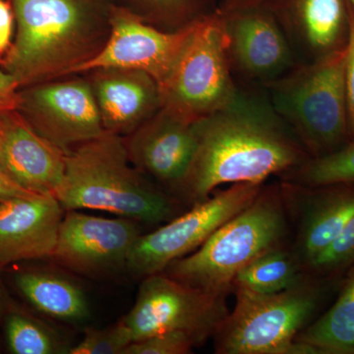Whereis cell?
I'll return each mask as SVG.
<instances>
[{
  "instance_id": "cell-14",
  "label": "cell",
  "mask_w": 354,
  "mask_h": 354,
  "mask_svg": "<svg viewBox=\"0 0 354 354\" xmlns=\"http://www.w3.org/2000/svg\"><path fill=\"white\" fill-rule=\"evenodd\" d=\"M279 183L292 232L290 249L305 272L354 218V183Z\"/></svg>"
},
{
  "instance_id": "cell-27",
  "label": "cell",
  "mask_w": 354,
  "mask_h": 354,
  "mask_svg": "<svg viewBox=\"0 0 354 354\" xmlns=\"http://www.w3.org/2000/svg\"><path fill=\"white\" fill-rule=\"evenodd\" d=\"M132 342L131 333L122 319L104 329L88 328L83 339L69 349L70 354H123Z\"/></svg>"
},
{
  "instance_id": "cell-5",
  "label": "cell",
  "mask_w": 354,
  "mask_h": 354,
  "mask_svg": "<svg viewBox=\"0 0 354 354\" xmlns=\"http://www.w3.org/2000/svg\"><path fill=\"white\" fill-rule=\"evenodd\" d=\"M346 50L299 64L265 88L272 108L311 158L326 157L349 143Z\"/></svg>"
},
{
  "instance_id": "cell-15",
  "label": "cell",
  "mask_w": 354,
  "mask_h": 354,
  "mask_svg": "<svg viewBox=\"0 0 354 354\" xmlns=\"http://www.w3.org/2000/svg\"><path fill=\"white\" fill-rule=\"evenodd\" d=\"M123 140L135 169L174 196L196 152L194 123L160 108Z\"/></svg>"
},
{
  "instance_id": "cell-19",
  "label": "cell",
  "mask_w": 354,
  "mask_h": 354,
  "mask_svg": "<svg viewBox=\"0 0 354 354\" xmlns=\"http://www.w3.org/2000/svg\"><path fill=\"white\" fill-rule=\"evenodd\" d=\"M274 12L300 64L346 48L351 0H285Z\"/></svg>"
},
{
  "instance_id": "cell-35",
  "label": "cell",
  "mask_w": 354,
  "mask_h": 354,
  "mask_svg": "<svg viewBox=\"0 0 354 354\" xmlns=\"http://www.w3.org/2000/svg\"><path fill=\"white\" fill-rule=\"evenodd\" d=\"M0 183L14 184L12 181L9 179L6 169H4L3 160H2L1 148H0ZM14 185H16V184H14Z\"/></svg>"
},
{
  "instance_id": "cell-26",
  "label": "cell",
  "mask_w": 354,
  "mask_h": 354,
  "mask_svg": "<svg viewBox=\"0 0 354 354\" xmlns=\"http://www.w3.org/2000/svg\"><path fill=\"white\" fill-rule=\"evenodd\" d=\"M354 267V218L322 253L310 262L305 272L315 278L337 281Z\"/></svg>"
},
{
  "instance_id": "cell-36",
  "label": "cell",
  "mask_w": 354,
  "mask_h": 354,
  "mask_svg": "<svg viewBox=\"0 0 354 354\" xmlns=\"http://www.w3.org/2000/svg\"><path fill=\"white\" fill-rule=\"evenodd\" d=\"M351 3L353 4V8H354V0H351Z\"/></svg>"
},
{
  "instance_id": "cell-31",
  "label": "cell",
  "mask_w": 354,
  "mask_h": 354,
  "mask_svg": "<svg viewBox=\"0 0 354 354\" xmlns=\"http://www.w3.org/2000/svg\"><path fill=\"white\" fill-rule=\"evenodd\" d=\"M15 22L13 8L9 0H0V58L12 46L13 26Z\"/></svg>"
},
{
  "instance_id": "cell-2",
  "label": "cell",
  "mask_w": 354,
  "mask_h": 354,
  "mask_svg": "<svg viewBox=\"0 0 354 354\" xmlns=\"http://www.w3.org/2000/svg\"><path fill=\"white\" fill-rule=\"evenodd\" d=\"M9 1L17 32L0 69L20 88L73 75L108 41L111 6L102 0Z\"/></svg>"
},
{
  "instance_id": "cell-34",
  "label": "cell",
  "mask_w": 354,
  "mask_h": 354,
  "mask_svg": "<svg viewBox=\"0 0 354 354\" xmlns=\"http://www.w3.org/2000/svg\"><path fill=\"white\" fill-rule=\"evenodd\" d=\"M39 194L30 192L19 187V186L14 185V184L0 183V202L4 200L11 199L16 197H32Z\"/></svg>"
},
{
  "instance_id": "cell-4",
  "label": "cell",
  "mask_w": 354,
  "mask_h": 354,
  "mask_svg": "<svg viewBox=\"0 0 354 354\" xmlns=\"http://www.w3.org/2000/svg\"><path fill=\"white\" fill-rule=\"evenodd\" d=\"M292 237L281 185L264 184L258 196L194 252L162 271L184 285L227 297L236 274L266 252L290 246Z\"/></svg>"
},
{
  "instance_id": "cell-12",
  "label": "cell",
  "mask_w": 354,
  "mask_h": 354,
  "mask_svg": "<svg viewBox=\"0 0 354 354\" xmlns=\"http://www.w3.org/2000/svg\"><path fill=\"white\" fill-rule=\"evenodd\" d=\"M142 232L131 218H109L65 211L50 260L62 269L88 278L127 272L128 257Z\"/></svg>"
},
{
  "instance_id": "cell-24",
  "label": "cell",
  "mask_w": 354,
  "mask_h": 354,
  "mask_svg": "<svg viewBox=\"0 0 354 354\" xmlns=\"http://www.w3.org/2000/svg\"><path fill=\"white\" fill-rule=\"evenodd\" d=\"M142 19L165 32L185 29L218 11L221 0H127Z\"/></svg>"
},
{
  "instance_id": "cell-20",
  "label": "cell",
  "mask_w": 354,
  "mask_h": 354,
  "mask_svg": "<svg viewBox=\"0 0 354 354\" xmlns=\"http://www.w3.org/2000/svg\"><path fill=\"white\" fill-rule=\"evenodd\" d=\"M14 290L44 316L76 324L91 316L87 295L75 281L51 268L21 262L6 268Z\"/></svg>"
},
{
  "instance_id": "cell-22",
  "label": "cell",
  "mask_w": 354,
  "mask_h": 354,
  "mask_svg": "<svg viewBox=\"0 0 354 354\" xmlns=\"http://www.w3.org/2000/svg\"><path fill=\"white\" fill-rule=\"evenodd\" d=\"M308 274L291 251L290 245L274 249L259 256L236 274L234 290L246 288L258 293H276L290 290Z\"/></svg>"
},
{
  "instance_id": "cell-10",
  "label": "cell",
  "mask_w": 354,
  "mask_h": 354,
  "mask_svg": "<svg viewBox=\"0 0 354 354\" xmlns=\"http://www.w3.org/2000/svg\"><path fill=\"white\" fill-rule=\"evenodd\" d=\"M218 12L237 85L265 88L301 64L274 11L247 8Z\"/></svg>"
},
{
  "instance_id": "cell-29",
  "label": "cell",
  "mask_w": 354,
  "mask_h": 354,
  "mask_svg": "<svg viewBox=\"0 0 354 354\" xmlns=\"http://www.w3.org/2000/svg\"><path fill=\"white\" fill-rule=\"evenodd\" d=\"M346 104H348L349 142L354 141V8L351 3V30L346 50Z\"/></svg>"
},
{
  "instance_id": "cell-23",
  "label": "cell",
  "mask_w": 354,
  "mask_h": 354,
  "mask_svg": "<svg viewBox=\"0 0 354 354\" xmlns=\"http://www.w3.org/2000/svg\"><path fill=\"white\" fill-rule=\"evenodd\" d=\"M2 339L11 354H62L70 349L53 328L17 301L4 318Z\"/></svg>"
},
{
  "instance_id": "cell-25",
  "label": "cell",
  "mask_w": 354,
  "mask_h": 354,
  "mask_svg": "<svg viewBox=\"0 0 354 354\" xmlns=\"http://www.w3.org/2000/svg\"><path fill=\"white\" fill-rule=\"evenodd\" d=\"M278 177L283 183L302 186L354 183V141L326 157L309 158Z\"/></svg>"
},
{
  "instance_id": "cell-17",
  "label": "cell",
  "mask_w": 354,
  "mask_h": 354,
  "mask_svg": "<svg viewBox=\"0 0 354 354\" xmlns=\"http://www.w3.org/2000/svg\"><path fill=\"white\" fill-rule=\"evenodd\" d=\"M0 148L9 179L39 195H55L64 180L67 152L39 135L18 111L0 118Z\"/></svg>"
},
{
  "instance_id": "cell-6",
  "label": "cell",
  "mask_w": 354,
  "mask_h": 354,
  "mask_svg": "<svg viewBox=\"0 0 354 354\" xmlns=\"http://www.w3.org/2000/svg\"><path fill=\"white\" fill-rule=\"evenodd\" d=\"M334 283L308 274L281 292L234 288V309L213 337L215 353L288 354L297 335L318 316Z\"/></svg>"
},
{
  "instance_id": "cell-21",
  "label": "cell",
  "mask_w": 354,
  "mask_h": 354,
  "mask_svg": "<svg viewBox=\"0 0 354 354\" xmlns=\"http://www.w3.org/2000/svg\"><path fill=\"white\" fill-rule=\"evenodd\" d=\"M344 277L335 304L295 337L320 354H354V267Z\"/></svg>"
},
{
  "instance_id": "cell-8",
  "label": "cell",
  "mask_w": 354,
  "mask_h": 354,
  "mask_svg": "<svg viewBox=\"0 0 354 354\" xmlns=\"http://www.w3.org/2000/svg\"><path fill=\"white\" fill-rule=\"evenodd\" d=\"M227 297L157 272L142 279L135 304L122 320L132 342L162 333L183 332L200 346L213 339L230 314Z\"/></svg>"
},
{
  "instance_id": "cell-9",
  "label": "cell",
  "mask_w": 354,
  "mask_h": 354,
  "mask_svg": "<svg viewBox=\"0 0 354 354\" xmlns=\"http://www.w3.org/2000/svg\"><path fill=\"white\" fill-rule=\"evenodd\" d=\"M265 183L230 184L153 232L140 234L130 251L127 272L142 279L194 252L223 223L250 205Z\"/></svg>"
},
{
  "instance_id": "cell-13",
  "label": "cell",
  "mask_w": 354,
  "mask_h": 354,
  "mask_svg": "<svg viewBox=\"0 0 354 354\" xmlns=\"http://www.w3.org/2000/svg\"><path fill=\"white\" fill-rule=\"evenodd\" d=\"M194 24L180 31H162L127 7L111 6L108 41L73 75L101 68L139 70L152 76L160 86L174 66Z\"/></svg>"
},
{
  "instance_id": "cell-32",
  "label": "cell",
  "mask_w": 354,
  "mask_h": 354,
  "mask_svg": "<svg viewBox=\"0 0 354 354\" xmlns=\"http://www.w3.org/2000/svg\"><path fill=\"white\" fill-rule=\"evenodd\" d=\"M285 0H221L218 10L221 12L247 8H263L276 11Z\"/></svg>"
},
{
  "instance_id": "cell-18",
  "label": "cell",
  "mask_w": 354,
  "mask_h": 354,
  "mask_svg": "<svg viewBox=\"0 0 354 354\" xmlns=\"http://www.w3.org/2000/svg\"><path fill=\"white\" fill-rule=\"evenodd\" d=\"M86 74L104 131L127 136L162 108L160 86L146 72L101 68Z\"/></svg>"
},
{
  "instance_id": "cell-1",
  "label": "cell",
  "mask_w": 354,
  "mask_h": 354,
  "mask_svg": "<svg viewBox=\"0 0 354 354\" xmlns=\"http://www.w3.org/2000/svg\"><path fill=\"white\" fill-rule=\"evenodd\" d=\"M197 148L176 197L191 207L220 185L265 183L310 158L265 88L242 87L230 104L194 123Z\"/></svg>"
},
{
  "instance_id": "cell-30",
  "label": "cell",
  "mask_w": 354,
  "mask_h": 354,
  "mask_svg": "<svg viewBox=\"0 0 354 354\" xmlns=\"http://www.w3.org/2000/svg\"><path fill=\"white\" fill-rule=\"evenodd\" d=\"M19 86L10 74L0 69V118L19 106Z\"/></svg>"
},
{
  "instance_id": "cell-28",
  "label": "cell",
  "mask_w": 354,
  "mask_h": 354,
  "mask_svg": "<svg viewBox=\"0 0 354 354\" xmlns=\"http://www.w3.org/2000/svg\"><path fill=\"white\" fill-rule=\"evenodd\" d=\"M198 346L191 335L183 332H167L132 342L123 354H187Z\"/></svg>"
},
{
  "instance_id": "cell-33",
  "label": "cell",
  "mask_w": 354,
  "mask_h": 354,
  "mask_svg": "<svg viewBox=\"0 0 354 354\" xmlns=\"http://www.w3.org/2000/svg\"><path fill=\"white\" fill-rule=\"evenodd\" d=\"M15 302L6 283V268L0 265V341L2 339V325L7 312Z\"/></svg>"
},
{
  "instance_id": "cell-11",
  "label": "cell",
  "mask_w": 354,
  "mask_h": 354,
  "mask_svg": "<svg viewBox=\"0 0 354 354\" xmlns=\"http://www.w3.org/2000/svg\"><path fill=\"white\" fill-rule=\"evenodd\" d=\"M17 111L39 135L68 152L104 133L87 78H62L21 88Z\"/></svg>"
},
{
  "instance_id": "cell-3",
  "label": "cell",
  "mask_w": 354,
  "mask_h": 354,
  "mask_svg": "<svg viewBox=\"0 0 354 354\" xmlns=\"http://www.w3.org/2000/svg\"><path fill=\"white\" fill-rule=\"evenodd\" d=\"M55 196L65 211L106 212L141 225H160L183 213V203L135 169L123 137L106 131L67 152Z\"/></svg>"
},
{
  "instance_id": "cell-16",
  "label": "cell",
  "mask_w": 354,
  "mask_h": 354,
  "mask_svg": "<svg viewBox=\"0 0 354 354\" xmlns=\"http://www.w3.org/2000/svg\"><path fill=\"white\" fill-rule=\"evenodd\" d=\"M64 214L55 195L0 202V265L50 259Z\"/></svg>"
},
{
  "instance_id": "cell-7",
  "label": "cell",
  "mask_w": 354,
  "mask_h": 354,
  "mask_svg": "<svg viewBox=\"0 0 354 354\" xmlns=\"http://www.w3.org/2000/svg\"><path fill=\"white\" fill-rule=\"evenodd\" d=\"M162 109L195 123L227 106L239 92L225 48L220 12L193 26L174 66L160 84Z\"/></svg>"
}]
</instances>
